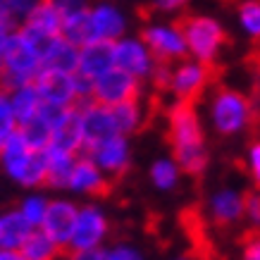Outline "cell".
Instances as JSON below:
<instances>
[{"instance_id": "obj_1", "label": "cell", "mask_w": 260, "mask_h": 260, "mask_svg": "<svg viewBox=\"0 0 260 260\" xmlns=\"http://www.w3.org/2000/svg\"><path fill=\"white\" fill-rule=\"evenodd\" d=\"M167 141L181 172L191 177H201L205 172L210 153L196 103H172V108L167 110Z\"/></svg>"}, {"instance_id": "obj_2", "label": "cell", "mask_w": 260, "mask_h": 260, "mask_svg": "<svg viewBox=\"0 0 260 260\" xmlns=\"http://www.w3.org/2000/svg\"><path fill=\"white\" fill-rule=\"evenodd\" d=\"M34 36L24 31L22 26L12 34L8 46L3 50V86L17 88L34 84L43 72V50Z\"/></svg>"}, {"instance_id": "obj_3", "label": "cell", "mask_w": 260, "mask_h": 260, "mask_svg": "<svg viewBox=\"0 0 260 260\" xmlns=\"http://www.w3.org/2000/svg\"><path fill=\"white\" fill-rule=\"evenodd\" d=\"M0 170L24 189H39L46 184L43 150L29 146L19 129L0 146Z\"/></svg>"}, {"instance_id": "obj_4", "label": "cell", "mask_w": 260, "mask_h": 260, "mask_svg": "<svg viewBox=\"0 0 260 260\" xmlns=\"http://www.w3.org/2000/svg\"><path fill=\"white\" fill-rule=\"evenodd\" d=\"M208 122L217 136H239L253 124V105L237 88H215L208 101Z\"/></svg>"}, {"instance_id": "obj_5", "label": "cell", "mask_w": 260, "mask_h": 260, "mask_svg": "<svg viewBox=\"0 0 260 260\" xmlns=\"http://www.w3.org/2000/svg\"><path fill=\"white\" fill-rule=\"evenodd\" d=\"M179 26L186 39L189 57L201 60L205 64L217 62V57L227 46V31L220 19L210 15H186L179 22Z\"/></svg>"}, {"instance_id": "obj_6", "label": "cell", "mask_w": 260, "mask_h": 260, "mask_svg": "<svg viewBox=\"0 0 260 260\" xmlns=\"http://www.w3.org/2000/svg\"><path fill=\"white\" fill-rule=\"evenodd\" d=\"M91 84L93 81L79 77L77 72H57V70H43L36 77L34 86L43 98L46 108H55V110H67V108H77L84 101H91Z\"/></svg>"}, {"instance_id": "obj_7", "label": "cell", "mask_w": 260, "mask_h": 260, "mask_svg": "<svg viewBox=\"0 0 260 260\" xmlns=\"http://www.w3.org/2000/svg\"><path fill=\"white\" fill-rule=\"evenodd\" d=\"M213 81V64H205L193 57H184L170 67V79L165 91L177 103H196Z\"/></svg>"}, {"instance_id": "obj_8", "label": "cell", "mask_w": 260, "mask_h": 260, "mask_svg": "<svg viewBox=\"0 0 260 260\" xmlns=\"http://www.w3.org/2000/svg\"><path fill=\"white\" fill-rule=\"evenodd\" d=\"M141 39L150 48V53H153V57L158 62L174 64L179 60H184V57H189L186 39H184V31H181L179 24L150 22L143 26Z\"/></svg>"}, {"instance_id": "obj_9", "label": "cell", "mask_w": 260, "mask_h": 260, "mask_svg": "<svg viewBox=\"0 0 260 260\" xmlns=\"http://www.w3.org/2000/svg\"><path fill=\"white\" fill-rule=\"evenodd\" d=\"M115 53V67L126 74L136 77L139 81L153 79V72L158 67V60L153 57L150 48L143 43L141 36H122L112 43Z\"/></svg>"}, {"instance_id": "obj_10", "label": "cell", "mask_w": 260, "mask_h": 260, "mask_svg": "<svg viewBox=\"0 0 260 260\" xmlns=\"http://www.w3.org/2000/svg\"><path fill=\"white\" fill-rule=\"evenodd\" d=\"M110 234V220L103 208L95 203L79 205L77 213V224H74V234L67 246V251H86V248H98L105 244V239Z\"/></svg>"}, {"instance_id": "obj_11", "label": "cell", "mask_w": 260, "mask_h": 260, "mask_svg": "<svg viewBox=\"0 0 260 260\" xmlns=\"http://www.w3.org/2000/svg\"><path fill=\"white\" fill-rule=\"evenodd\" d=\"M141 84L143 81H139L136 77L117 70V67H112L110 72L101 74L91 84V101L101 103V105H108V108H115L119 103L141 98Z\"/></svg>"}, {"instance_id": "obj_12", "label": "cell", "mask_w": 260, "mask_h": 260, "mask_svg": "<svg viewBox=\"0 0 260 260\" xmlns=\"http://www.w3.org/2000/svg\"><path fill=\"white\" fill-rule=\"evenodd\" d=\"M81 132H84V150L93 148L98 143L108 141L112 136H119V129L112 117V108L101 105L95 101H84L79 105Z\"/></svg>"}, {"instance_id": "obj_13", "label": "cell", "mask_w": 260, "mask_h": 260, "mask_svg": "<svg viewBox=\"0 0 260 260\" xmlns=\"http://www.w3.org/2000/svg\"><path fill=\"white\" fill-rule=\"evenodd\" d=\"M62 17H64L62 5H57L53 0H39L31 12L24 17L22 29L43 46L46 41L62 36Z\"/></svg>"}, {"instance_id": "obj_14", "label": "cell", "mask_w": 260, "mask_h": 260, "mask_svg": "<svg viewBox=\"0 0 260 260\" xmlns=\"http://www.w3.org/2000/svg\"><path fill=\"white\" fill-rule=\"evenodd\" d=\"M86 155L101 167L110 179H117L129 170L132 165V146H129V136H112L108 141L98 143L93 148L86 150Z\"/></svg>"}, {"instance_id": "obj_15", "label": "cell", "mask_w": 260, "mask_h": 260, "mask_svg": "<svg viewBox=\"0 0 260 260\" xmlns=\"http://www.w3.org/2000/svg\"><path fill=\"white\" fill-rule=\"evenodd\" d=\"M77 213H79V205L67 201V198H55V201L48 203V213H46V220H43L41 229L62 251H67V246L72 241L74 224H77Z\"/></svg>"}, {"instance_id": "obj_16", "label": "cell", "mask_w": 260, "mask_h": 260, "mask_svg": "<svg viewBox=\"0 0 260 260\" xmlns=\"http://www.w3.org/2000/svg\"><path fill=\"white\" fill-rule=\"evenodd\" d=\"M112 179L95 165L88 155H79L77 165L72 170V177L67 181V191L77 196H105L110 189Z\"/></svg>"}, {"instance_id": "obj_17", "label": "cell", "mask_w": 260, "mask_h": 260, "mask_svg": "<svg viewBox=\"0 0 260 260\" xmlns=\"http://www.w3.org/2000/svg\"><path fill=\"white\" fill-rule=\"evenodd\" d=\"M208 215L217 227H232L246 215V193L234 186H222L208 198Z\"/></svg>"}, {"instance_id": "obj_18", "label": "cell", "mask_w": 260, "mask_h": 260, "mask_svg": "<svg viewBox=\"0 0 260 260\" xmlns=\"http://www.w3.org/2000/svg\"><path fill=\"white\" fill-rule=\"evenodd\" d=\"M91 12V39L93 41H119L126 36V15L112 3H98Z\"/></svg>"}, {"instance_id": "obj_19", "label": "cell", "mask_w": 260, "mask_h": 260, "mask_svg": "<svg viewBox=\"0 0 260 260\" xmlns=\"http://www.w3.org/2000/svg\"><path fill=\"white\" fill-rule=\"evenodd\" d=\"M50 146L72 150V153H77V155L84 150V132H81L79 105H77V108H67V110H57L55 122H53Z\"/></svg>"}, {"instance_id": "obj_20", "label": "cell", "mask_w": 260, "mask_h": 260, "mask_svg": "<svg viewBox=\"0 0 260 260\" xmlns=\"http://www.w3.org/2000/svg\"><path fill=\"white\" fill-rule=\"evenodd\" d=\"M112 67H115V53H112L110 41H91L79 48V67H77L79 77L95 81Z\"/></svg>"}, {"instance_id": "obj_21", "label": "cell", "mask_w": 260, "mask_h": 260, "mask_svg": "<svg viewBox=\"0 0 260 260\" xmlns=\"http://www.w3.org/2000/svg\"><path fill=\"white\" fill-rule=\"evenodd\" d=\"M43 70H57L74 74L79 67V46H74L64 36H55L43 43Z\"/></svg>"}, {"instance_id": "obj_22", "label": "cell", "mask_w": 260, "mask_h": 260, "mask_svg": "<svg viewBox=\"0 0 260 260\" xmlns=\"http://www.w3.org/2000/svg\"><path fill=\"white\" fill-rule=\"evenodd\" d=\"M43 158H46V184L53 189H67V181H70L79 155L72 150L57 148V146H48L43 150Z\"/></svg>"}, {"instance_id": "obj_23", "label": "cell", "mask_w": 260, "mask_h": 260, "mask_svg": "<svg viewBox=\"0 0 260 260\" xmlns=\"http://www.w3.org/2000/svg\"><path fill=\"white\" fill-rule=\"evenodd\" d=\"M10 91V101H12V110H15L17 124L24 126L29 124L31 119H36L41 115V110L46 108L43 105V98L36 91L34 84H26V86H17V88H8Z\"/></svg>"}, {"instance_id": "obj_24", "label": "cell", "mask_w": 260, "mask_h": 260, "mask_svg": "<svg viewBox=\"0 0 260 260\" xmlns=\"http://www.w3.org/2000/svg\"><path fill=\"white\" fill-rule=\"evenodd\" d=\"M62 36L67 41H72L74 46H86L91 43V12L84 5H72L64 8L62 17Z\"/></svg>"}, {"instance_id": "obj_25", "label": "cell", "mask_w": 260, "mask_h": 260, "mask_svg": "<svg viewBox=\"0 0 260 260\" xmlns=\"http://www.w3.org/2000/svg\"><path fill=\"white\" fill-rule=\"evenodd\" d=\"M34 227L24 220L19 210H8L0 215V248H22L24 241L31 237Z\"/></svg>"}, {"instance_id": "obj_26", "label": "cell", "mask_w": 260, "mask_h": 260, "mask_svg": "<svg viewBox=\"0 0 260 260\" xmlns=\"http://www.w3.org/2000/svg\"><path fill=\"white\" fill-rule=\"evenodd\" d=\"M55 115H57L55 108H43L36 119H31L29 124L19 126V132H22V136L29 141V146H34L36 150H46L48 146H50Z\"/></svg>"}, {"instance_id": "obj_27", "label": "cell", "mask_w": 260, "mask_h": 260, "mask_svg": "<svg viewBox=\"0 0 260 260\" xmlns=\"http://www.w3.org/2000/svg\"><path fill=\"white\" fill-rule=\"evenodd\" d=\"M112 117H115V124H117L119 134L122 136H132L136 134L143 126V119H146V110H143L141 101H126L119 103L112 108Z\"/></svg>"}, {"instance_id": "obj_28", "label": "cell", "mask_w": 260, "mask_h": 260, "mask_svg": "<svg viewBox=\"0 0 260 260\" xmlns=\"http://www.w3.org/2000/svg\"><path fill=\"white\" fill-rule=\"evenodd\" d=\"M19 251L24 253L26 260H57L60 253H62V248L48 237L43 229H34L31 237L24 241V246Z\"/></svg>"}, {"instance_id": "obj_29", "label": "cell", "mask_w": 260, "mask_h": 260, "mask_svg": "<svg viewBox=\"0 0 260 260\" xmlns=\"http://www.w3.org/2000/svg\"><path fill=\"white\" fill-rule=\"evenodd\" d=\"M181 174L184 172H181V167L177 165L174 158H158L150 165L148 177L158 191H174L181 179Z\"/></svg>"}, {"instance_id": "obj_30", "label": "cell", "mask_w": 260, "mask_h": 260, "mask_svg": "<svg viewBox=\"0 0 260 260\" xmlns=\"http://www.w3.org/2000/svg\"><path fill=\"white\" fill-rule=\"evenodd\" d=\"M237 17L241 31L253 43H260V0H244L237 10Z\"/></svg>"}, {"instance_id": "obj_31", "label": "cell", "mask_w": 260, "mask_h": 260, "mask_svg": "<svg viewBox=\"0 0 260 260\" xmlns=\"http://www.w3.org/2000/svg\"><path fill=\"white\" fill-rule=\"evenodd\" d=\"M48 201L46 196H41V193H29L26 198H22V203H19V215H22L24 220L29 222L34 229H41L43 220H46V213H48Z\"/></svg>"}, {"instance_id": "obj_32", "label": "cell", "mask_w": 260, "mask_h": 260, "mask_svg": "<svg viewBox=\"0 0 260 260\" xmlns=\"http://www.w3.org/2000/svg\"><path fill=\"white\" fill-rule=\"evenodd\" d=\"M19 124H17L15 110H12V101H10V91L5 86H0V146L15 134Z\"/></svg>"}, {"instance_id": "obj_33", "label": "cell", "mask_w": 260, "mask_h": 260, "mask_svg": "<svg viewBox=\"0 0 260 260\" xmlns=\"http://www.w3.org/2000/svg\"><path fill=\"white\" fill-rule=\"evenodd\" d=\"M39 0H0V12L8 15L10 19H22L34 10Z\"/></svg>"}, {"instance_id": "obj_34", "label": "cell", "mask_w": 260, "mask_h": 260, "mask_svg": "<svg viewBox=\"0 0 260 260\" xmlns=\"http://www.w3.org/2000/svg\"><path fill=\"white\" fill-rule=\"evenodd\" d=\"M246 167H248V174H251L253 184L260 191V141H253L248 146V150H246Z\"/></svg>"}, {"instance_id": "obj_35", "label": "cell", "mask_w": 260, "mask_h": 260, "mask_svg": "<svg viewBox=\"0 0 260 260\" xmlns=\"http://www.w3.org/2000/svg\"><path fill=\"white\" fill-rule=\"evenodd\" d=\"M244 220H248L253 227H260V191H251L246 193V215Z\"/></svg>"}, {"instance_id": "obj_36", "label": "cell", "mask_w": 260, "mask_h": 260, "mask_svg": "<svg viewBox=\"0 0 260 260\" xmlns=\"http://www.w3.org/2000/svg\"><path fill=\"white\" fill-rule=\"evenodd\" d=\"M67 260H110V251L105 246L86 248V251H70Z\"/></svg>"}, {"instance_id": "obj_37", "label": "cell", "mask_w": 260, "mask_h": 260, "mask_svg": "<svg viewBox=\"0 0 260 260\" xmlns=\"http://www.w3.org/2000/svg\"><path fill=\"white\" fill-rule=\"evenodd\" d=\"M108 251H110V260H143L141 251L129 244H117L108 248Z\"/></svg>"}, {"instance_id": "obj_38", "label": "cell", "mask_w": 260, "mask_h": 260, "mask_svg": "<svg viewBox=\"0 0 260 260\" xmlns=\"http://www.w3.org/2000/svg\"><path fill=\"white\" fill-rule=\"evenodd\" d=\"M15 31H17L15 19H10L8 15H3V12H0V55H3V50H5L8 41L12 39V34Z\"/></svg>"}, {"instance_id": "obj_39", "label": "cell", "mask_w": 260, "mask_h": 260, "mask_svg": "<svg viewBox=\"0 0 260 260\" xmlns=\"http://www.w3.org/2000/svg\"><path fill=\"white\" fill-rule=\"evenodd\" d=\"M189 3L191 0H155L153 8L158 10V12H162V15H174V12H179V10L186 8Z\"/></svg>"}, {"instance_id": "obj_40", "label": "cell", "mask_w": 260, "mask_h": 260, "mask_svg": "<svg viewBox=\"0 0 260 260\" xmlns=\"http://www.w3.org/2000/svg\"><path fill=\"white\" fill-rule=\"evenodd\" d=\"M241 260H260V234H253L244 246Z\"/></svg>"}, {"instance_id": "obj_41", "label": "cell", "mask_w": 260, "mask_h": 260, "mask_svg": "<svg viewBox=\"0 0 260 260\" xmlns=\"http://www.w3.org/2000/svg\"><path fill=\"white\" fill-rule=\"evenodd\" d=\"M57 5H62V8H72V5H79V0H53Z\"/></svg>"}, {"instance_id": "obj_42", "label": "cell", "mask_w": 260, "mask_h": 260, "mask_svg": "<svg viewBox=\"0 0 260 260\" xmlns=\"http://www.w3.org/2000/svg\"><path fill=\"white\" fill-rule=\"evenodd\" d=\"M0 86H3V57H0Z\"/></svg>"}, {"instance_id": "obj_43", "label": "cell", "mask_w": 260, "mask_h": 260, "mask_svg": "<svg viewBox=\"0 0 260 260\" xmlns=\"http://www.w3.org/2000/svg\"><path fill=\"white\" fill-rule=\"evenodd\" d=\"M174 260H189V258H174Z\"/></svg>"}]
</instances>
